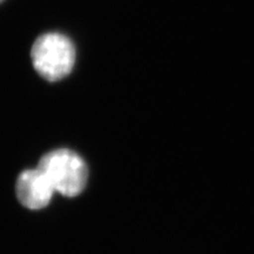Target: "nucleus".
<instances>
[{
  "label": "nucleus",
  "mask_w": 254,
  "mask_h": 254,
  "mask_svg": "<svg viewBox=\"0 0 254 254\" xmlns=\"http://www.w3.org/2000/svg\"><path fill=\"white\" fill-rule=\"evenodd\" d=\"M33 67L47 81H59L72 72L75 47L68 37L57 32L41 34L31 50Z\"/></svg>",
  "instance_id": "obj_1"
},
{
  "label": "nucleus",
  "mask_w": 254,
  "mask_h": 254,
  "mask_svg": "<svg viewBox=\"0 0 254 254\" xmlns=\"http://www.w3.org/2000/svg\"><path fill=\"white\" fill-rule=\"evenodd\" d=\"M38 167L45 173L56 193L75 196L86 186L88 171L85 161L69 150H55L41 158Z\"/></svg>",
  "instance_id": "obj_2"
},
{
  "label": "nucleus",
  "mask_w": 254,
  "mask_h": 254,
  "mask_svg": "<svg viewBox=\"0 0 254 254\" xmlns=\"http://www.w3.org/2000/svg\"><path fill=\"white\" fill-rule=\"evenodd\" d=\"M15 193L20 204L30 209H40L50 204L56 193L45 173L39 167L24 171L18 177Z\"/></svg>",
  "instance_id": "obj_3"
},
{
  "label": "nucleus",
  "mask_w": 254,
  "mask_h": 254,
  "mask_svg": "<svg viewBox=\"0 0 254 254\" xmlns=\"http://www.w3.org/2000/svg\"><path fill=\"white\" fill-rule=\"evenodd\" d=\"M1 1H4V0H0V2H1Z\"/></svg>",
  "instance_id": "obj_4"
}]
</instances>
